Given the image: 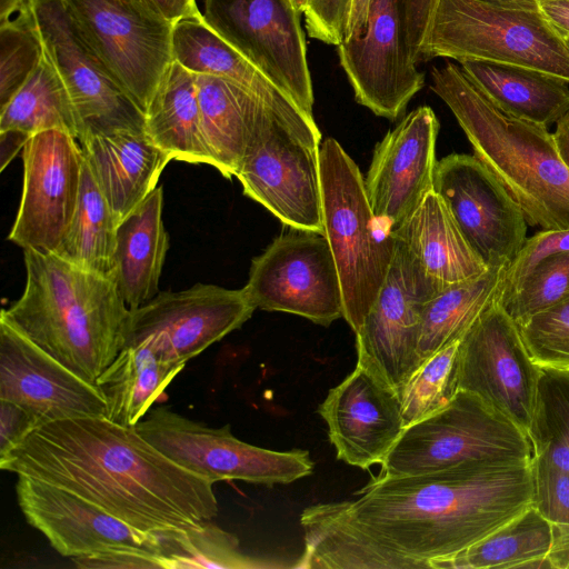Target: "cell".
I'll return each instance as SVG.
<instances>
[{
  "label": "cell",
  "instance_id": "1",
  "mask_svg": "<svg viewBox=\"0 0 569 569\" xmlns=\"http://www.w3.org/2000/svg\"><path fill=\"white\" fill-rule=\"evenodd\" d=\"M353 499L300 515L307 569H442L533 500L531 460L372 476Z\"/></svg>",
  "mask_w": 569,
  "mask_h": 569
},
{
  "label": "cell",
  "instance_id": "2",
  "mask_svg": "<svg viewBox=\"0 0 569 569\" xmlns=\"http://www.w3.org/2000/svg\"><path fill=\"white\" fill-rule=\"evenodd\" d=\"M0 468L71 491L147 532L218 515L214 482L104 416L40 425L0 455Z\"/></svg>",
  "mask_w": 569,
  "mask_h": 569
},
{
  "label": "cell",
  "instance_id": "3",
  "mask_svg": "<svg viewBox=\"0 0 569 569\" xmlns=\"http://www.w3.org/2000/svg\"><path fill=\"white\" fill-rule=\"evenodd\" d=\"M23 293L1 317L89 382L123 347L130 309L114 278L24 250Z\"/></svg>",
  "mask_w": 569,
  "mask_h": 569
},
{
  "label": "cell",
  "instance_id": "4",
  "mask_svg": "<svg viewBox=\"0 0 569 569\" xmlns=\"http://www.w3.org/2000/svg\"><path fill=\"white\" fill-rule=\"evenodd\" d=\"M430 88L449 107L473 156L520 207L527 223L569 229V169L548 127L502 112L453 62L431 69Z\"/></svg>",
  "mask_w": 569,
  "mask_h": 569
},
{
  "label": "cell",
  "instance_id": "5",
  "mask_svg": "<svg viewBox=\"0 0 569 569\" xmlns=\"http://www.w3.org/2000/svg\"><path fill=\"white\" fill-rule=\"evenodd\" d=\"M323 234L338 269L343 319L362 325L391 268L395 233L373 213L365 178L333 138L320 148Z\"/></svg>",
  "mask_w": 569,
  "mask_h": 569
},
{
  "label": "cell",
  "instance_id": "6",
  "mask_svg": "<svg viewBox=\"0 0 569 569\" xmlns=\"http://www.w3.org/2000/svg\"><path fill=\"white\" fill-rule=\"evenodd\" d=\"M320 140L313 116L295 101L270 103L236 176L243 193L287 227L323 233Z\"/></svg>",
  "mask_w": 569,
  "mask_h": 569
},
{
  "label": "cell",
  "instance_id": "7",
  "mask_svg": "<svg viewBox=\"0 0 569 569\" xmlns=\"http://www.w3.org/2000/svg\"><path fill=\"white\" fill-rule=\"evenodd\" d=\"M433 58L521 67L569 83V47L538 8L439 0L422 62Z\"/></svg>",
  "mask_w": 569,
  "mask_h": 569
},
{
  "label": "cell",
  "instance_id": "8",
  "mask_svg": "<svg viewBox=\"0 0 569 569\" xmlns=\"http://www.w3.org/2000/svg\"><path fill=\"white\" fill-rule=\"evenodd\" d=\"M531 458V442L518 425L478 396L458 390L442 409L405 428L378 476L425 473L465 462H528Z\"/></svg>",
  "mask_w": 569,
  "mask_h": 569
},
{
  "label": "cell",
  "instance_id": "9",
  "mask_svg": "<svg viewBox=\"0 0 569 569\" xmlns=\"http://www.w3.org/2000/svg\"><path fill=\"white\" fill-rule=\"evenodd\" d=\"M136 430L180 467L212 482L288 485L312 473L307 450L274 451L236 438L229 425L212 428L166 406L151 408Z\"/></svg>",
  "mask_w": 569,
  "mask_h": 569
},
{
  "label": "cell",
  "instance_id": "10",
  "mask_svg": "<svg viewBox=\"0 0 569 569\" xmlns=\"http://www.w3.org/2000/svg\"><path fill=\"white\" fill-rule=\"evenodd\" d=\"M76 28L146 114L173 61V24L142 0H62Z\"/></svg>",
  "mask_w": 569,
  "mask_h": 569
},
{
  "label": "cell",
  "instance_id": "11",
  "mask_svg": "<svg viewBox=\"0 0 569 569\" xmlns=\"http://www.w3.org/2000/svg\"><path fill=\"white\" fill-rule=\"evenodd\" d=\"M200 13L216 33L312 116L301 13L291 0H203Z\"/></svg>",
  "mask_w": 569,
  "mask_h": 569
},
{
  "label": "cell",
  "instance_id": "12",
  "mask_svg": "<svg viewBox=\"0 0 569 569\" xmlns=\"http://www.w3.org/2000/svg\"><path fill=\"white\" fill-rule=\"evenodd\" d=\"M253 258L243 287L252 305L329 326L343 317L340 278L323 233L289 228Z\"/></svg>",
  "mask_w": 569,
  "mask_h": 569
},
{
  "label": "cell",
  "instance_id": "13",
  "mask_svg": "<svg viewBox=\"0 0 569 569\" xmlns=\"http://www.w3.org/2000/svg\"><path fill=\"white\" fill-rule=\"evenodd\" d=\"M256 307L243 288L198 283L163 291L130 309L123 346L146 341L166 361L186 366L250 319Z\"/></svg>",
  "mask_w": 569,
  "mask_h": 569
},
{
  "label": "cell",
  "instance_id": "14",
  "mask_svg": "<svg viewBox=\"0 0 569 569\" xmlns=\"http://www.w3.org/2000/svg\"><path fill=\"white\" fill-rule=\"evenodd\" d=\"M540 373L500 295L459 341L458 389L478 396L527 433Z\"/></svg>",
  "mask_w": 569,
  "mask_h": 569
},
{
  "label": "cell",
  "instance_id": "15",
  "mask_svg": "<svg viewBox=\"0 0 569 569\" xmlns=\"http://www.w3.org/2000/svg\"><path fill=\"white\" fill-rule=\"evenodd\" d=\"M23 184L9 240L26 249L53 253L76 212L83 153L62 130L33 134L22 149Z\"/></svg>",
  "mask_w": 569,
  "mask_h": 569
},
{
  "label": "cell",
  "instance_id": "16",
  "mask_svg": "<svg viewBox=\"0 0 569 569\" xmlns=\"http://www.w3.org/2000/svg\"><path fill=\"white\" fill-rule=\"evenodd\" d=\"M30 3L44 52L67 88L82 134L146 130V114L84 41L62 0H30Z\"/></svg>",
  "mask_w": 569,
  "mask_h": 569
},
{
  "label": "cell",
  "instance_id": "17",
  "mask_svg": "<svg viewBox=\"0 0 569 569\" xmlns=\"http://www.w3.org/2000/svg\"><path fill=\"white\" fill-rule=\"evenodd\" d=\"M432 189L488 267L512 261L527 239V220L476 156L451 153L438 161Z\"/></svg>",
  "mask_w": 569,
  "mask_h": 569
},
{
  "label": "cell",
  "instance_id": "18",
  "mask_svg": "<svg viewBox=\"0 0 569 569\" xmlns=\"http://www.w3.org/2000/svg\"><path fill=\"white\" fill-rule=\"evenodd\" d=\"M337 49L356 100L379 117L397 119L425 84L410 53L399 0H375L365 34Z\"/></svg>",
  "mask_w": 569,
  "mask_h": 569
},
{
  "label": "cell",
  "instance_id": "19",
  "mask_svg": "<svg viewBox=\"0 0 569 569\" xmlns=\"http://www.w3.org/2000/svg\"><path fill=\"white\" fill-rule=\"evenodd\" d=\"M0 399L38 422L107 416L100 388L49 355L0 316Z\"/></svg>",
  "mask_w": 569,
  "mask_h": 569
},
{
  "label": "cell",
  "instance_id": "20",
  "mask_svg": "<svg viewBox=\"0 0 569 569\" xmlns=\"http://www.w3.org/2000/svg\"><path fill=\"white\" fill-rule=\"evenodd\" d=\"M439 121L421 106L377 143L365 178L377 218L395 232L432 190Z\"/></svg>",
  "mask_w": 569,
  "mask_h": 569
},
{
  "label": "cell",
  "instance_id": "21",
  "mask_svg": "<svg viewBox=\"0 0 569 569\" xmlns=\"http://www.w3.org/2000/svg\"><path fill=\"white\" fill-rule=\"evenodd\" d=\"M338 460L369 470L381 465L406 426L399 393L356 366L318 406Z\"/></svg>",
  "mask_w": 569,
  "mask_h": 569
},
{
  "label": "cell",
  "instance_id": "22",
  "mask_svg": "<svg viewBox=\"0 0 569 569\" xmlns=\"http://www.w3.org/2000/svg\"><path fill=\"white\" fill-rule=\"evenodd\" d=\"M16 493L29 525L64 557L77 558L126 547L156 552L153 532L133 528L71 491L19 475Z\"/></svg>",
  "mask_w": 569,
  "mask_h": 569
},
{
  "label": "cell",
  "instance_id": "23",
  "mask_svg": "<svg viewBox=\"0 0 569 569\" xmlns=\"http://www.w3.org/2000/svg\"><path fill=\"white\" fill-rule=\"evenodd\" d=\"M393 233L405 282L423 302L488 269L433 189Z\"/></svg>",
  "mask_w": 569,
  "mask_h": 569
},
{
  "label": "cell",
  "instance_id": "24",
  "mask_svg": "<svg viewBox=\"0 0 569 569\" xmlns=\"http://www.w3.org/2000/svg\"><path fill=\"white\" fill-rule=\"evenodd\" d=\"M425 302L405 282L396 257L356 333L357 365L398 393L420 367L418 342Z\"/></svg>",
  "mask_w": 569,
  "mask_h": 569
},
{
  "label": "cell",
  "instance_id": "25",
  "mask_svg": "<svg viewBox=\"0 0 569 569\" xmlns=\"http://www.w3.org/2000/svg\"><path fill=\"white\" fill-rule=\"evenodd\" d=\"M78 141L118 224L157 188L172 160L146 130L88 131Z\"/></svg>",
  "mask_w": 569,
  "mask_h": 569
},
{
  "label": "cell",
  "instance_id": "26",
  "mask_svg": "<svg viewBox=\"0 0 569 569\" xmlns=\"http://www.w3.org/2000/svg\"><path fill=\"white\" fill-rule=\"evenodd\" d=\"M197 86L212 167L226 178L236 177L247 144L272 102L236 81L220 77L197 74Z\"/></svg>",
  "mask_w": 569,
  "mask_h": 569
},
{
  "label": "cell",
  "instance_id": "27",
  "mask_svg": "<svg viewBox=\"0 0 569 569\" xmlns=\"http://www.w3.org/2000/svg\"><path fill=\"white\" fill-rule=\"evenodd\" d=\"M162 204L160 186L118 226L116 281L129 309L140 307L159 293V280L169 249Z\"/></svg>",
  "mask_w": 569,
  "mask_h": 569
},
{
  "label": "cell",
  "instance_id": "28",
  "mask_svg": "<svg viewBox=\"0 0 569 569\" xmlns=\"http://www.w3.org/2000/svg\"><path fill=\"white\" fill-rule=\"evenodd\" d=\"M146 131L171 159L212 166L196 73L172 61L146 112Z\"/></svg>",
  "mask_w": 569,
  "mask_h": 569
},
{
  "label": "cell",
  "instance_id": "29",
  "mask_svg": "<svg viewBox=\"0 0 569 569\" xmlns=\"http://www.w3.org/2000/svg\"><path fill=\"white\" fill-rule=\"evenodd\" d=\"M460 66L506 114L548 127L569 111L568 83L556 77L485 61H463Z\"/></svg>",
  "mask_w": 569,
  "mask_h": 569
},
{
  "label": "cell",
  "instance_id": "30",
  "mask_svg": "<svg viewBox=\"0 0 569 569\" xmlns=\"http://www.w3.org/2000/svg\"><path fill=\"white\" fill-rule=\"evenodd\" d=\"M184 368L163 360L146 341L123 346L98 377L107 418L134 428Z\"/></svg>",
  "mask_w": 569,
  "mask_h": 569
},
{
  "label": "cell",
  "instance_id": "31",
  "mask_svg": "<svg viewBox=\"0 0 569 569\" xmlns=\"http://www.w3.org/2000/svg\"><path fill=\"white\" fill-rule=\"evenodd\" d=\"M509 263L457 282L426 301L418 342L420 366L432 355L459 341L478 317L502 293Z\"/></svg>",
  "mask_w": 569,
  "mask_h": 569
},
{
  "label": "cell",
  "instance_id": "32",
  "mask_svg": "<svg viewBox=\"0 0 569 569\" xmlns=\"http://www.w3.org/2000/svg\"><path fill=\"white\" fill-rule=\"evenodd\" d=\"M172 58L192 73L236 81L272 103L292 100L216 33L201 13L173 24Z\"/></svg>",
  "mask_w": 569,
  "mask_h": 569
},
{
  "label": "cell",
  "instance_id": "33",
  "mask_svg": "<svg viewBox=\"0 0 569 569\" xmlns=\"http://www.w3.org/2000/svg\"><path fill=\"white\" fill-rule=\"evenodd\" d=\"M549 521L533 507L449 559L442 569L548 568Z\"/></svg>",
  "mask_w": 569,
  "mask_h": 569
},
{
  "label": "cell",
  "instance_id": "34",
  "mask_svg": "<svg viewBox=\"0 0 569 569\" xmlns=\"http://www.w3.org/2000/svg\"><path fill=\"white\" fill-rule=\"evenodd\" d=\"M118 222L84 160L78 204L57 256L116 279Z\"/></svg>",
  "mask_w": 569,
  "mask_h": 569
},
{
  "label": "cell",
  "instance_id": "35",
  "mask_svg": "<svg viewBox=\"0 0 569 569\" xmlns=\"http://www.w3.org/2000/svg\"><path fill=\"white\" fill-rule=\"evenodd\" d=\"M6 130L29 137L46 130H62L80 139V120L61 77L46 52L29 79L0 108V131Z\"/></svg>",
  "mask_w": 569,
  "mask_h": 569
},
{
  "label": "cell",
  "instance_id": "36",
  "mask_svg": "<svg viewBox=\"0 0 569 569\" xmlns=\"http://www.w3.org/2000/svg\"><path fill=\"white\" fill-rule=\"evenodd\" d=\"M153 533L157 537L156 552L163 559L166 569L283 567L280 563L243 553L238 538L212 523L211 520H203L184 528H168Z\"/></svg>",
  "mask_w": 569,
  "mask_h": 569
},
{
  "label": "cell",
  "instance_id": "37",
  "mask_svg": "<svg viewBox=\"0 0 569 569\" xmlns=\"http://www.w3.org/2000/svg\"><path fill=\"white\" fill-rule=\"evenodd\" d=\"M527 435L535 463L569 472V372L541 369Z\"/></svg>",
  "mask_w": 569,
  "mask_h": 569
},
{
  "label": "cell",
  "instance_id": "38",
  "mask_svg": "<svg viewBox=\"0 0 569 569\" xmlns=\"http://www.w3.org/2000/svg\"><path fill=\"white\" fill-rule=\"evenodd\" d=\"M459 341L439 350L422 362L400 390L406 427L442 409L458 392Z\"/></svg>",
  "mask_w": 569,
  "mask_h": 569
},
{
  "label": "cell",
  "instance_id": "39",
  "mask_svg": "<svg viewBox=\"0 0 569 569\" xmlns=\"http://www.w3.org/2000/svg\"><path fill=\"white\" fill-rule=\"evenodd\" d=\"M43 56L33 10L0 26V108L29 79Z\"/></svg>",
  "mask_w": 569,
  "mask_h": 569
},
{
  "label": "cell",
  "instance_id": "40",
  "mask_svg": "<svg viewBox=\"0 0 569 569\" xmlns=\"http://www.w3.org/2000/svg\"><path fill=\"white\" fill-rule=\"evenodd\" d=\"M532 463L533 507L549 521L552 545L548 568H569V472Z\"/></svg>",
  "mask_w": 569,
  "mask_h": 569
},
{
  "label": "cell",
  "instance_id": "41",
  "mask_svg": "<svg viewBox=\"0 0 569 569\" xmlns=\"http://www.w3.org/2000/svg\"><path fill=\"white\" fill-rule=\"evenodd\" d=\"M517 325L530 357L541 369L569 372V293Z\"/></svg>",
  "mask_w": 569,
  "mask_h": 569
},
{
  "label": "cell",
  "instance_id": "42",
  "mask_svg": "<svg viewBox=\"0 0 569 569\" xmlns=\"http://www.w3.org/2000/svg\"><path fill=\"white\" fill-rule=\"evenodd\" d=\"M568 293L569 251H565L543 260L515 293L501 301L506 311L518 323Z\"/></svg>",
  "mask_w": 569,
  "mask_h": 569
},
{
  "label": "cell",
  "instance_id": "43",
  "mask_svg": "<svg viewBox=\"0 0 569 569\" xmlns=\"http://www.w3.org/2000/svg\"><path fill=\"white\" fill-rule=\"evenodd\" d=\"M565 251H569V229H542L527 238L508 264L501 299H507L515 293L543 260Z\"/></svg>",
  "mask_w": 569,
  "mask_h": 569
},
{
  "label": "cell",
  "instance_id": "44",
  "mask_svg": "<svg viewBox=\"0 0 569 569\" xmlns=\"http://www.w3.org/2000/svg\"><path fill=\"white\" fill-rule=\"evenodd\" d=\"M351 0H309L303 12L311 38L339 46L346 40Z\"/></svg>",
  "mask_w": 569,
  "mask_h": 569
},
{
  "label": "cell",
  "instance_id": "45",
  "mask_svg": "<svg viewBox=\"0 0 569 569\" xmlns=\"http://www.w3.org/2000/svg\"><path fill=\"white\" fill-rule=\"evenodd\" d=\"M71 560L76 567L86 569H166L163 559L157 552L139 547L112 548Z\"/></svg>",
  "mask_w": 569,
  "mask_h": 569
},
{
  "label": "cell",
  "instance_id": "46",
  "mask_svg": "<svg viewBox=\"0 0 569 569\" xmlns=\"http://www.w3.org/2000/svg\"><path fill=\"white\" fill-rule=\"evenodd\" d=\"M399 1L410 53L418 64L422 62L426 39L439 0Z\"/></svg>",
  "mask_w": 569,
  "mask_h": 569
},
{
  "label": "cell",
  "instance_id": "47",
  "mask_svg": "<svg viewBox=\"0 0 569 569\" xmlns=\"http://www.w3.org/2000/svg\"><path fill=\"white\" fill-rule=\"evenodd\" d=\"M38 427L37 420L21 406L0 399V455Z\"/></svg>",
  "mask_w": 569,
  "mask_h": 569
},
{
  "label": "cell",
  "instance_id": "48",
  "mask_svg": "<svg viewBox=\"0 0 569 569\" xmlns=\"http://www.w3.org/2000/svg\"><path fill=\"white\" fill-rule=\"evenodd\" d=\"M152 10L174 24L181 19L200 14L197 0H142Z\"/></svg>",
  "mask_w": 569,
  "mask_h": 569
},
{
  "label": "cell",
  "instance_id": "49",
  "mask_svg": "<svg viewBox=\"0 0 569 569\" xmlns=\"http://www.w3.org/2000/svg\"><path fill=\"white\" fill-rule=\"evenodd\" d=\"M537 6L567 41L569 39V0H537Z\"/></svg>",
  "mask_w": 569,
  "mask_h": 569
},
{
  "label": "cell",
  "instance_id": "50",
  "mask_svg": "<svg viewBox=\"0 0 569 569\" xmlns=\"http://www.w3.org/2000/svg\"><path fill=\"white\" fill-rule=\"evenodd\" d=\"M375 0H351L347 39L365 34Z\"/></svg>",
  "mask_w": 569,
  "mask_h": 569
},
{
  "label": "cell",
  "instance_id": "51",
  "mask_svg": "<svg viewBox=\"0 0 569 569\" xmlns=\"http://www.w3.org/2000/svg\"><path fill=\"white\" fill-rule=\"evenodd\" d=\"M31 137L14 130L0 131L1 171L16 157Z\"/></svg>",
  "mask_w": 569,
  "mask_h": 569
},
{
  "label": "cell",
  "instance_id": "52",
  "mask_svg": "<svg viewBox=\"0 0 569 569\" xmlns=\"http://www.w3.org/2000/svg\"><path fill=\"white\" fill-rule=\"evenodd\" d=\"M552 134L558 152L569 169V111L557 121Z\"/></svg>",
  "mask_w": 569,
  "mask_h": 569
},
{
  "label": "cell",
  "instance_id": "53",
  "mask_svg": "<svg viewBox=\"0 0 569 569\" xmlns=\"http://www.w3.org/2000/svg\"><path fill=\"white\" fill-rule=\"evenodd\" d=\"M31 10L30 0H0V26Z\"/></svg>",
  "mask_w": 569,
  "mask_h": 569
},
{
  "label": "cell",
  "instance_id": "54",
  "mask_svg": "<svg viewBox=\"0 0 569 569\" xmlns=\"http://www.w3.org/2000/svg\"><path fill=\"white\" fill-rule=\"evenodd\" d=\"M488 3L508 6V7H522V8H538L537 0H480Z\"/></svg>",
  "mask_w": 569,
  "mask_h": 569
},
{
  "label": "cell",
  "instance_id": "55",
  "mask_svg": "<svg viewBox=\"0 0 569 569\" xmlns=\"http://www.w3.org/2000/svg\"><path fill=\"white\" fill-rule=\"evenodd\" d=\"M308 1L309 0H291V2L293 3V6L296 7V9L300 12V13H303L306 8H307V4H308Z\"/></svg>",
  "mask_w": 569,
  "mask_h": 569
},
{
  "label": "cell",
  "instance_id": "56",
  "mask_svg": "<svg viewBox=\"0 0 569 569\" xmlns=\"http://www.w3.org/2000/svg\"><path fill=\"white\" fill-rule=\"evenodd\" d=\"M566 42H567V44H568V47H569V39H568Z\"/></svg>",
  "mask_w": 569,
  "mask_h": 569
}]
</instances>
